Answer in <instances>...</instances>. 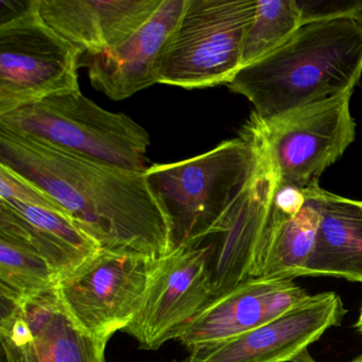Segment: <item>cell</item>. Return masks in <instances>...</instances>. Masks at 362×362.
<instances>
[{"label":"cell","instance_id":"obj_1","mask_svg":"<svg viewBox=\"0 0 362 362\" xmlns=\"http://www.w3.org/2000/svg\"><path fill=\"white\" fill-rule=\"evenodd\" d=\"M0 164L52 197L101 250L158 258L173 226L145 171L86 160L0 128Z\"/></svg>","mask_w":362,"mask_h":362},{"label":"cell","instance_id":"obj_2","mask_svg":"<svg viewBox=\"0 0 362 362\" xmlns=\"http://www.w3.org/2000/svg\"><path fill=\"white\" fill-rule=\"evenodd\" d=\"M361 74V26L341 16L303 24L226 86L253 105L252 116L264 120L351 92Z\"/></svg>","mask_w":362,"mask_h":362},{"label":"cell","instance_id":"obj_3","mask_svg":"<svg viewBox=\"0 0 362 362\" xmlns=\"http://www.w3.org/2000/svg\"><path fill=\"white\" fill-rule=\"evenodd\" d=\"M257 150L245 137L189 160L146 169L148 183L173 226V247L202 245L249 182Z\"/></svg>","mask_w":362,"mask_h":362},{"label":"cell","instance_id":"obj_4","mask_svg":"<svg viewBox=\"0 0 362 362\" xmlns=\"http://www.w3.org/2000/svg\"><path fill=\"white\" fill-rule=\"evenodd\" d=\"M0 128L93 162L146 171L147 131L78 92L54 95L0 115Z\"/></svg>","mask_w":362,"mask_h":362},{"label":"cell","instance_id":"obj_5","mask_svg":"<svg viewBox=\"0 0 362 362\" xmlns=\"http://www.w3.org/2000/svg\"><path fill=\"white\" fill-rule=\"evenodd\" d=\"M255 10L256 0H187L156 62L158 83L194 90L230 82Z\"/></svg>","mask_w":362,"mask_h":362},{"label":"cell","instance_id":"obj_6","mask_svg":"<svg viewBox=\"0 0 362 362\" xmlns=\"http://www.w3.org/2000/svg\"><path fill=\"white\" fill-rule=\"evenodd\" d=\"M354 90L269 119L251 116L241 136L270 163L277 182L300 188L319 185L322 173L355 139Z\"/></svg>","mask_w":362,"mask_h":362},{"label":"cell","instance_id":"obj_7","mask_svg":"<svg viewBox=\"0 0 362 362\" xmlns=\"http://www.w3.org/2000/svg\"><path fill=\"white\" fill-rule=\"evenodd\" d=\"M82 54L43 20L37 0L0 23V115L78 92Z\"/></svg>","mask_w":362,"mask_h":362},{"label":"cell","instance_id":"obj_8","mask_svg":"<svg viewBox=\"0 0 362 362\" xmlns=\"http://www.w3.org/2000/svg\"><path fill=\"white\" fill-rule=\"evenodd\" d=\"M213 300L211 245H179L156 260L141 308L124 332L139 349L156 351L177 340Z\"/></svg>","mask_w":362,"mask_h":362},{"label":"cell","instance_id":"obj_9","mask_svg":"<svg viewBox=\"0 0 362 362\" xmlns=\"http://www.w3.org/2000/svg\"><path fill=\"white\" fill-rule=\"evenodd\" d=\"M156 260L100 250L59 281V294L86 332L109 342L141 308Z\"/></svg>","mask_w":362,"mask_h":362},{"label":"cell","instance_id":"obj_10","mask_svg":"<svg viewBox=\"0 0 362 362\" xmlns=\"http://www.w3.org/2000/svg\"><path fill=\"white\" fill-rule=\"evenodd\" d=\"M3 362H107V341L83 329L58 287L21 302L1 300Z\"/></svg>","mask_w":362,"mask_h":362},{"label":"cell","instance_id":"obj_11","mask_svg":"<svg viewBox=\"0 0 362 362\" xmlns=\"http://www.w3.org/2000/svg\"><path fill=\"white\" fill-rule=\"evenodd\" d=\"M346 310L334 292L309 294L286 313L245 334L189 349L184 362H287L342 322Z\"/></svg>","mask_w":362,"mask_h":362},{"label":"cell","instance_id":"obj_12","mask_svg":"<svg viewBox=\"0 0 362 362\" xmlns=\"http://www.w3.org/2000/svg\"><path fill=\"white\" fill-rule=\"evenodd\" d=\"M257 154L247 185L204 241L211 245L215 298L253 277L277 183L270 163L258 150Z\"/></svg>","mask_w":362,"mask_h":362},{"label":"cell","instance_id":"obj_13","mask_svg":"<svg viewBox=\"0 0 362 362\" xmlns=\"http://www.w3.org/2000/svg\"><path fill=\"white\" fill-rule=\"evenodd\" d=\"M292 277H252L211 300L177 337L189 349L245 334L309 296Z\"/></svg>","mask_w":362,"mask_h":362},{"label":"cell","instance_id":"obj_14","mask_svg":"<svg viewBox=\"0 0 362 362\" xmlns=\"http://www.w3.org/2000/svg\"><path fill=\"white\" fill-rule=\"evenodd\" d=\"M324 190L277 182L253 277L305 276L317 238Z\"/></svg>","mask_w":362,"mask_h":362},{"label":"cell","instance_id":"obj_15","mask_svg":"<svg viewBox=\"0 0 362 362\" xmlns=\"http://www.w3.org/2000/svg\"><path fill=\"white\" fill-rule=\"evenodd\" d=\"M187 0H164L153 16L126 42L95 56H82L96 90L113 100H124L158 83V57L183 16Z\"/></svg>","mask_w":362,"mask_h":362},{"label":"cell","instance_id":"obj_16","mask_svg":"<svg viewBox=\"0 0 362 362\" xmlns=\"http://www.w3.org/2000/svg\"><path fill=\"white\" fill-rule=\"evenodd\" d=\"M164 0H37L43 20L82 56L122 45Z\"/></svg>","mask_w":362,"mask_h":362},{"label":"cell","instance_id":"obj_17","mask_svg":"<svg viewBox=\"0 0 362 362\" xmlns=\"http://www.w3.org/2000/svg\"><path fill=\"white\" fill-rule=\"evenodd\" d=\"M0 226L26 237L60 281L101 250L66 211L0 200Z\"/></svg>","mask_w":362,"mask_h":362},{"label":"cell","instance_id":"obj_18","mask_svg":"<svg viewBox=\"0 0 362 362\" xmlns=\"http://www.w3.org/2000/svg\"><path fill=\"white\" fill-rule=\"evenodd\" d=\"M305 276L362 283V201L324 190L317 238Z\"/></svg>","mask_w":362,"mask_h":362},{"label":"cell","instance_id":"obj_19","mask_svg":"<svg viewBox=\"0 0 362 362\" xmlns=\"http://www.w3.org/2000/svg\"><path fill=\"white\" fill-rule=\"evenodd\" d=\"M59 275L35 245L0 226V296L16 303L58 287Z\"/></svg>","mask_w":362,"mask_h":362},{"label":"cell","instance_id":"obj_20","mask_svg":"<svg viewBox=\"0 0 362 362\" xmlns=\"http://www.w3.org/2000/svg\"><path fill=\"white\" fill-rule=\"evenodd\" d=\"M296 0H256V10L245 37L241 69L274 52L300 26Z\"/></svg>","mask_w":362,"mask_h":362},{"label":"cell","instance_id":"obj_21","mask_svg":"<svg viewBox=\"0 0 362 362\" xmlns=\"http://www.w3.org/2000/svg\"><path fill=\"white\" fill-rule=\"evenodd\" d=\"M0 200L16 201L23 204L65 211L45 190L3 164H0Z\"/></svg>","mask_w":362,"mask_h":362},{"label":"cell","instance_id":"obj_22","mask_svg":"<svg viewBox=\"0 0 362 362\" xmlns=\"http://www.w3.org/2000/svg\"><path fill=\"white\" fill-rule=\"evenodd\" d=\"M303 24L315 21L330 20L341 16H351L361 5V0H296Z\"/></svg>","mask_w":362,"mask_h":362},{"label":"cell","instance_id":"obj_23","mask_svg":"<svg viewBox=\"0 0 362 362\" xmlns=\"http://www.w3.org/2000/svg\"><path fill=\"white\" fill-rule=\"evenodd\" d=\"M351 18H355L357 21L358 24L361 26L362 28V3L361 5L359 6L357 10L351 14Z\"/></svg>","mask_w":362,"mask_h":362},{"label":"cell","instance_id":"obj_24","mask_svg":"<svg viewBox=\"0 0 362 362\" xmlns=\"http://www.w3.org/2000/svg\"><path fill=\"white\" fill-rule=\"evenodd\" d=\"M356 328H357V330L360 334H362V307L361 311H360L359 317H358L357 323H356Z\"/></svg>","mask_w":362,"mask_h":362},{"label":"cell","instance_id":"obj_25","mask_svg":"<svg viewBox=\"0 0 362 362\" xmlns=\"http://www.w3.org/2000/svg\"><path fill=\"white\" fill-rule=\"evenodd\" d=\"M349 362H362V355L358 356V357L354 358L351 361Z\"/></svg>","mask_w":362,"mask_h":362}]
</instances>
